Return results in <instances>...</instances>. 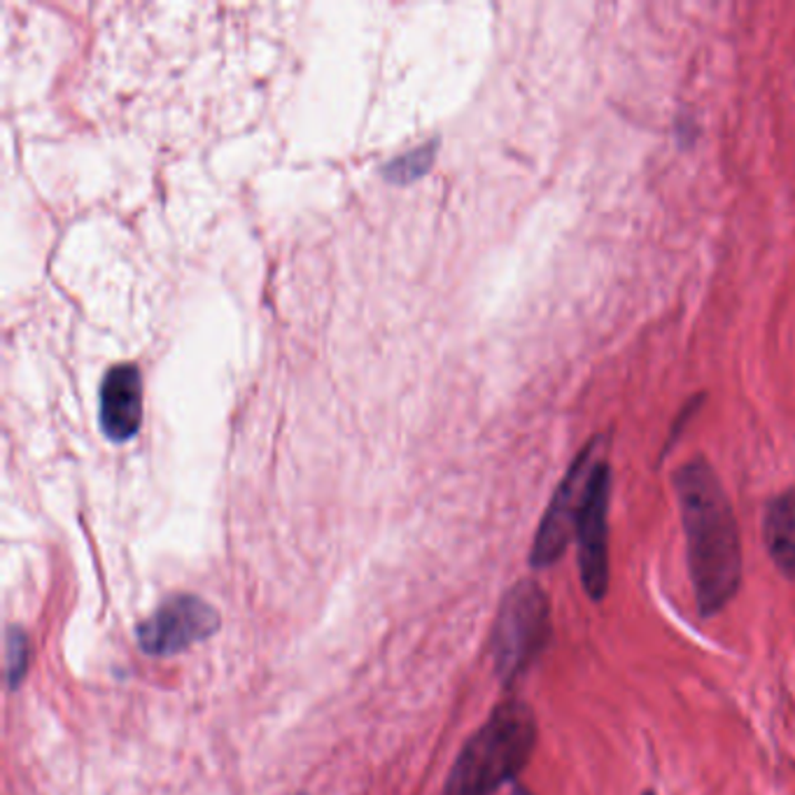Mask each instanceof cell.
I'll return each instance as SVG.
<instances>
[{"instance_id":"ba28073f","label":"cell","mask_w":795,"mask_h":795,"mask_svg":"<svg viewBox=\"0 0 795 795\" xmlns=\"http://www.w3.org/2000/svg\"><path fill=\"white\" fill-rule=\"evenodd\" d=\"M763 544L782 576L795 581V487L767 502L763 513Z\"/></svg>"},{"instance_id":"5b68a950","label":"cell","mask_w":795,"mask_h":795,"mask_svg":"<svg viewBox=\"0 0 795 795\" xmlns=\"http://www.w3.org/2000/svg\"><path fill=\"white\" fill-rule=\"evenodd\" d=\"M610 502H612V470L602 460L593 474L586 502H583L576 525V560L583 593L593 602H602L612 586L610 557Z\"/></svg>"},{"instance_id":"9c48e42d","label":"cell","mask_w":795,"mask_h":795,"mask_svg":"<svg viewBox=\"0 0 795 795\" xmlns=\"http://www.w3.org/2000/svg\"><path fill=\"white\" fill-rule=\"evenodd\" d=\"M29 672V635L19 625H10L6 633V680L17 691Z\"/></svg>"},{"instance_id":"7c38bea8","label":"cell","mask_w":795,"mask_h":795,"mask_svg":"<svg viewBox=\"0 0 795 795\" xmlns=\"http://www.w3.org/2000/svg\"><path fill=\"white\" fill-rule=\"evenodd\" d=\"M642 795H656V791H653V788H648V791H644Z\"/></svg>"},{"instance_id":"3957f363","label":"cell","mask_w":795,"mask_h":795,"mask_svg":"<svg viewBox=\"0 0 795 795\" xmlns=\"http://www.w3.org/2000/svg\"><path fill=\"white\" fill-rule=\"evenodd\" d=\"M553 637L551 600L540 583L523 578L506 591L490 635L495 674L504 688L516 686L544 656Z\"/></svg>"},{"instance_id":"8992f818","label":"cell","mask_w":795,"mask_h":795,"mask_svg":"<svg viewBox=\"0 0 795 795\" xmlns=\"http://www.w3.org/2000/svg\"><path fill=\"white\" fill-rule=\"evenodd\" d=\"M220 612L199 595L180 593L169 597L159 610L138 625L135 640L152 658H171L213 637L220 630Z\"/></svg>"},{"instance_id":"4fadbf2b","label":"cell","mask_w":795,"mask_h":795,"mask_svg":"<svg viewBox=\"0 0 795 795\" xmlns=\"http://www.w3.org/2000/svg\"><path fill=\"white\" fill-rule=\"evenodd\" d=\"M299 795H306V793H299Z\"/></svg>"},{"instance_id":"52a82bcc","label":"cell","mask_w":795,"mask_h":795,"mask_svg":"<svg viewBox=\"0 0 795 795\" xmlns=\"http://www.w3.org/2000/svg\"><path fill=\"white\" fill-rule=\"evenodd\" d=\"M99 423L110 441L124 443L143 423V379L135 364L108 369L99 392Z\"/></svg>"},{"instance_id":"7a4b0ae2","label":"cell","mask_w":795,"mask_h":795,"mask_svg":"<svg viewBox=\"0 0 795 795\" xmlns=\"http://www.w3.org/2000/svg\"><path fill=\"white\" fill-rule=\"evenodd\" d=\"M540 723L523 700H504L464 742L443 795H497L516 779L536 749Z\"/></svg>"},{"instance_id":"8fae6325","label":"cell","mask_w":795,"mask_h":795,"mask_svg":"<svg viewBox=\"0 0 795 795\" xmlns=\"http://www.w3.org/2000/svg\"><path fill=\"white\" fill-rule=\"evenodd\" d=\"M511 795H534V793H530V791H527L525 786H521V784H513Z\"/></svg>"},{"instance_id":"30bf717a","label":"cell","mask_w":795,"mask_h":795,"mask_svg":"<svg viewBox=\"0 0 795 795\" xmlns=\"http://www.w3.org/2000/svg\"><path fill=\"white\" fill-rule=\"evenodd\" d=\"M432 159H434V145H423L417 150H411L402 157H396L394 161H390L388 167L383 169L385 178L388 180H394V182H409V180H415L423 175L430 167H432Z\"/></svg>"},{"instance_id":"6da1fadb","label":"cell","mask_w":795,"mask_h":795,"mask_svg":"<svg viewBox=\"0 0 795 795\" xmlns=\"http://www.w3.org/2000/svg\"><path fill=\"white\" fill-rule=\"evenodd\" d=\"M686 534L688 576L697 614L718 616L742 588L744 555L733 502L714 466L705 457H691L674 472Z\"/></svg>"},{"instance_id":"277c9868","label":"cell","mask_w":795,"mask_h":795,"mask_svg":"<svg viewBox=\"0 0 795 795\" xmlns=\"http://www.w3.org/2000/svg\"><path fill=\"white\" fill-rule=\"evenodd\" d=\"M602 443H604L602 434L591 439L570 464L565 479L555 487V493L549 502V509L540 527H536L532 542V551H530L532 570L553 567L557 560L565 555L570 542L576 536L578 516L583 502H586L593 474L597 470V464L604 460Z\"/></svg>"}]
</instances>
